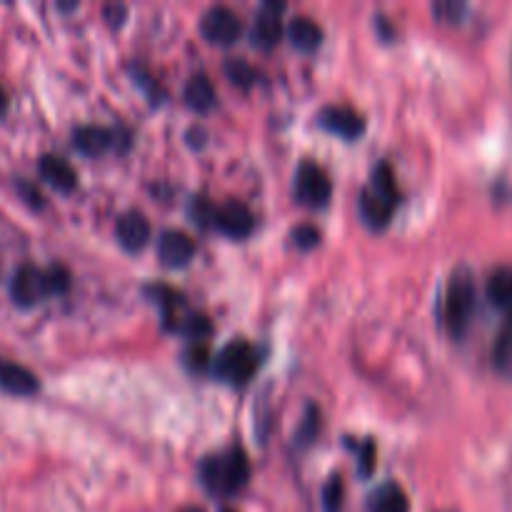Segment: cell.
<instances>
[{
	"label": "cell",
	"instance_id": "6da1fadb",
	"mask_svg": "<svg viewBox=\"0 0 512 512\" xmlns=\"http://www.w3.org/2000/svg\"><path fill=\"white\" fill-rule=\"evenodd\" d=\"M248 455L243 448H230L225 453L210 455L200 468L203 485L213 495H235L248 483Z\"/></svg>",
	"mask_w": 512,
	"mask_h": 512
},
{
	"label": "cell",
	"instance_id": "7a4b0ae2",
	"mask_svg": "<svg viewBox=\"0 0 512 512\" xmlns=\"http://www.w3.org/2000/svg\"><path fill=\"white\" fill-rule=\"evenodd\" d=\"M475 278L468 268H458L450 275L448 293H445V323L453 338H463L475 313Z\"/></svg>",
	"mask_w": 512,
	"mask_h": 512
},
{
	"label": "cell",
	"instance_id": "3957f363",
	"mask_svg": "<svg viewBox=\"0 0 512 512\" xmlns=\"http://www.w3.org/2000/svg\"><path fill=\"white\" fill-rule=\"evenodd\" d=\"M258 370V353L253 345L245 340H233L220 350L218 360H215V375L223 378L225 383L245 385Z\"/></svg>",
	"mask_w": 512,
	"mask_h": 512
},
{
	"label": "cell",
	"instance_id": "277c9868",
	"mask_svg": "<svg viewBox=\"0 0 512 512\" xmlns=\"http://www.w3.org/2000/svg\"><path fill=\"white\" fill-rule=\"evenodd\" d=\"M8 295L13 300L15 308L30 310L35 305L43 303L45 298H50L48 278H45V270H40L38 265L25 263L10 275L8 280Z\"/></svg>",
	"mask_w": 512,
	"mask_h": 512
},
{
	"label": "cell",
	"instance_id": "5b68a950",
	"mask_svg": "<svg viewBox=\"0 0 512 512\" xmlns=\"http://www.w3.org/2000/svg\"><path fill=\"white\" fill-rule=\"evenodd\" d=\"M333 195V183L328 173L315 163H303L295 173V198L305 205H325Z\"/></svg>",
	"mask_w": 512,
	"mask_h": 512
},
{
	"label": "cell",
	"instance_id": "8992f818",
	"mask_svg": "<svg viewBox=\"0 0 512 512\" xmlns=\"http://www.w3.org/2000/svg\"><path fill=\"white\" fill-rule=\"evenodd\" d=\"M240 18L225 5H215L200 20V33L213 45H233L240 38Z\"/></svg>",
	"mask_w": 512,
	"mask_h": 512
},
{
	"label": "cell",
	"instance_id": "52a82bcc",
	"mask_svg": "<svg viewBox=\"0 0 512 512\" xmlns=\"http://www.w3.org/2000/svg\"><path fill=\"white\" fill-rule=\"evenodd\" d=\"M213 225L228 238H248L255 230V215L250 213V208L240 200H228L220 208H215Z\"/></svg>",
	"mask_w": 512,
	"mask_h": 512
},
{
	"label": "cell",
	"instance_id": "ba28073f",
	"mask_svg": "<svg viewBox=\"0 0 512 512\" xmlns=\"http://www.w3.org/2000/svg\"><path fill=\"white\" fill-rule=\"evenodd\" d=\"M0 390L13 398H33L40 393V380L25 365L0 358Z\"/></svg>",
	"mask_w": 512,
	"mask_h": 512
},
{
	"label": "cell",
	"instance_id": "9c48e42d",
	"mask_svg": "<svg viewBox=\"0 0 512 512\" xmlns=\"http://www.w3.org/2000/svg\"><path fill=\"white\" fill-rule=\"evenodd\" d=\"M285 10V3H265L255 18L253 30H250V40L255 48L273 50L283 38V23H280V13Z\"/></svg>",
	"mask_w": 512,
	"mask_h": 512
},
{
	"label": "cell",
	"instance_id": "30bf717a",
	"mask_svg": "<svg viewBox=\"0 0 512 512\" xmlns=\"http://www.w3.org/2000/svg\"><path fill=\"white\" fill-rule=\"evenodd\" d=\"M38 175L45 185H50V188L58 190V193H73V190L78 188V173H75L73 165L65 158H60V155H40Z\"/></svg>",
	"mask_w": 512,
	"mask_h": 512
},
{
	"label": "cell",
	"instance_id": "8fae6325",
	"mask_svg": "<svg viewBox=\"0 0 512 512\" xmlns=\"http://www.w3.org/2000/svg\"><path fill=\"white\" fill-rule=\"evenodd\" d=\"M318 123L330 133L340 135L345 140H355L365 133V118L350 108H340V105H330L318 115Z\"/></svg>",
	"mask_w": 512,
	"mask_h": 512
},
{
	"label": "cell",
	"instance_id": "7c38bea8",
	"mask_svg": "<svg viewBox=\"0 0 512 512\" xmlns=\"http://www.w3.org/2000/svg\"><path fill=\"white\" fill-rule=\"evenodd\" d=\"M195 240L180 230H165L158 238V255L168 268H183L195 258Z\"/></svg>",
	"mask_w": 512,
	"mask_h": 512
},
{
	"label": "cell",
	"instance_id": "4fadbf2b",
	"mask_svg": "<svg viewBox=\"0 0 512 512\" xmlns=\"http://www.w3.org/2000/svg\"><path fill=\"white\" fill-rule=\"evenodd\" d=\"M115 235H118V243L123 245L128 253H138L148 245L150 240V223L145 220V215L140 213H125L118 218L115 225Z\"/></svg>",
	"mask_w": 512,
	"mask_h": 512
},
{
	"label": "cell",
	"instance_id": "5bb4252c",
	"mask_svg": "<svg viewBox=\"0 0 512 512\" xmlns=\"http://www.w3.org/2000/svg\"><path fill=\"white\" fill-rule=\"evenodd\" d=\"M73 145L88 158H98L113 145V133L100 125H80L73 130Z\"/></svg>",
	"mask_w": 512,
	"mask_h": 512
},
{
	"label": "cell",
	"instance_id": "9a60e30c",
	"mask_svg": "<svg viewBox=\"0 0 512 512\" xmlns=\"http://www.w3.org/2000/svg\"><path fill=\"white\" fill-rule=\"evenodd\" d=\"M393 210L395 203L385 200L383 195L375 193L373 188H365L363 193H360V215H363V220L370 228L383 230L385 225L393 220Z\"/></svg>",
	"mask_w": 512,
	"mask_h": 512
},
{
	"label": "cell",
	"instance_id": "2e32d148",
	"mask_svg": "<svg viewBox=\"0 0 512 512\" xmlns=\"http://www.w3.org/2000/svg\"><path fill=\"white\" fill-rule=\"evenodd\" d=\"M288 38L298 50L313 53V50H318L320 45H323V28H320L313 18L300 15V18H295L293 23L288 25Z\"/></svg>",
	"mask_w": 512,
	"mask_h": 512
},
{
	"label": "cell",
	"instance_id": "e0dca14e",
	"mask_svg": "<svg viewBox=\"0 0 512 512\" xmlns=\"http://www.w3.org/2000/svg\"><path fill=\"white\" fill-rule=\"evenodd\" d=\"M368 512H410L405 490L398 483H385L370 495Z\"/></svg>",
	"mask_w": 512,
	"mask_h": 512
},
{
	"label": "cell",
	"instance_id": "ac0fdd59",
	"mask_svg": "<svg viewBox=\"0 0 512 512\" xmlns=\"http://www.w3.org/2000/svg\"><path fill=\"white\" fill-rule=\"evenodd\" d=\"M185 103L190 105L198 113H208V110L215 108L218 103V95H215L213 83H210L205 75H193L185 85Z\"/></svg>",
	"mask_w": 512,
	"mask_h": 512
},
{
	"label": "cell",
	"instance_id": "d6986e66",
	"mask_svg": "<svg viewBox=\"0 0 512 512\" xmlns=\"http://www.w3.org/2000/svg\"><path fill=\"white\" fill-rule=\"evenodd\" d=\"M488 300L495 308H512V268H498L490 273L488 285H485Z\"/></svg>",
	"mask_w": 512,
	"mask_h": 512
},
{
	"label": "cell",
	"instance_id": "ffe728a7",
	"mask_svg": "<svg viewBox=\"0 0 512 512\" xmlns=\"http://www.w3.org/2000/svg\"><path fill=\"white\" fill-rule=\"evenodd\" d=\"M493 365L503 378L512 380V328L510 325L498 335V340H495Z\"/></svg>",
	"mask_w": 512,
	"mask_h": 512
},
{
	"label": "cell",
	"instance_id": "44dd1931",
	"mask_svg": "<svg viewBox=\"0 0 512 512\" xmlns=\"http://www.w3.org/2000/svg\"><path fill=\"white\" fill-rule=\"evenodd\" d=\"M225 75H228L230 83L238 85V88H250V85L255 83V78H258L253 65L243 58H230L228 63H225Z\"/></svg>",
	"mask_w": 512,
	"mask_h": 512
},
{
	"label": "cell",
	"instance_id": "7402d4cb",
	"mask_svg": "<svg viewBox=\"0 0 512 512\" xmlns=\"http://www.w3.org/2000/svg\"><path fill=\"white\" fill-rule=\"evenodd\" d=\"M373 190L378 195H383L385 200H390V203L398 205L400 203V193H398V185H395V178H393V170H390V165H378L373 173Z\"/></svg>",
	"mask_w": 512,
	"mask_h": 512
},
{
	"label": "cell",
	"instance_id": "603a6c76",
	"mask_svg": "<svg viewBox=\"0 0 512 512\" xmlns=\"http://www.w3.org/2000/svg\"><path fill=\"white\" fill-rule=\"evenodd\" d=\"M318 433H320V410L315 408V405H308L303 423H300L298 433H295V443H298L300 448H308V445L318 438Z\"/></svg>",
	"mask_w": 512,
	"mask_h": 512
},
{
	"label": "cell",
	"instance_id": "cb8c5ba5",
	"mask_svg": "<svg viewBox=\"0 0 512 512\" xmlns=\"http://www.w3.org/2000/svg\"><path fill=\"white\" fill-rule=\"evenodd\" d=\"M433 13L440 23L458 25V23H463L465 13H468V5L458 3V0H440V3L433 5Z\"/></svg>",
	"mask_w": 512,
	"mask_h": 512
},
{
	"label": "cell",
	"instance_id": "d4e9b609",
	"mask_svg": "<svg viewBox=\"0 0 512 512\" xmlns=\"http://www.w3.org/2000/svg\"><path fill=\"white\" fill-rule=\"evenodd\" d=\"M343 498H345L343 478H340V475H330V480L325 483V488H323L325 512H340V508H343Z\"/></svg>",
	"mask_w": 512,
	"mask_h": 512
},
{
	"label": "cell",
	"instance_id": "484cf974",
	"mask_svg": "<svg viewBox=\"0 0 512 512\" xmlns=\"http://www.w3.org/2000/svg\"><path fill=\"white\" fill-rule=\"evenodd\" d=\"M15 193H18V198L23 200V203L28 205L30 210H43L45 208L43 193H40L38 185L30 183V180L15 178Z\"/></svg>",
	"mask_w": 512,
	"mask_h": 512
},
{
	"label": "cell",
	"instance_id": "4316f807",
	"mask_svg": "<svg viewBox=\"0 0 512 512\" xmlns=\"http://www.w3.org/2000/svg\"><path fill=\"white\" fill-rule=\"evenodd\" d=\"M180 330H183L190 340L200 343V340H205L213 333V325H210V320L205 318V315H188V318L180 323Z\"/></svg>",
	"mask_w": 512,
	"mask_h": 512
},
{
	"label": "cell",
	"instance_id": "83f0119b",
	"mask_svg": "<svg viewBox=\"0 0 512 512\" xmlns=\"http://www.w3.org/2000/svg\"><path fill=\"white\" fill-rule=\"evenodd\" d=\"M45 278H48L50 295H63L70 288V273L65 265L53 263L50 268H45Z\"/></svg>",
	"mask_w": 512,
	"mask_h": 512
},
{
	"label": "cell",
	"instance_id": "f1b7e54d",
	"mask_svg": "<svg viewBox=\"0 0 512 512\" xmlns=\"http://www.w3.org/2000/svg\"><path fill=\"white\" fill-rule=\"evenodd\" d=\"M185 365L195 373H203L210 365V353L203 343H193L188 350H185Z\"/></svg>",
	"mask_w": 512,
	"mask_h": 512
},
{
	"label": "cell",
	"instance_id": "f546056e",
	"mask_svg": "<svg viewBox=\"0 0 512 512\" xmlns=\"http://www.w3.org/2000/svg\"><path fill=\"white\" fill-rule=\"evenodd\" d=\"M290 238H293V243L298 245L300 250H310L320 243V233L313 225H298V228L290 233Z\"/></svg>",
	"mask_w": 512,
	"mask_h": 512
},
{
	"label": "cell",
	"instance_id": "4dcf8cb0",
	"mask_svg": "<svg viewBox=\"0 0 512 512\" xmlns=\"http://www.w3.org/2000/svg\"><path fill=\"white\" fill-rule=\"evenodd\" d=\"M358 453H360V475H363V478H370L375 470V458H378V450H375V445L368 440V443L360 445Z\"/></svg>",
	"mask_w": 512,
	"mask_h": 512
},
{
	"label": "cell",
	"instance_id": "1f68e13d",
	"mask_svg": "<svg viewBox=\"0 0 512 512\" xmlns=\"http://www.w3.org/2000/svg\"><path fill=\"white\" fill-rule=\"evenodd\" d=\"M103 15H105V20L113 25V28H120V25L125 23L128 8H125V5H120V3H110V5H105V8H103Z\"/></svg>",
	"mask_w": 512,
	"mask_h": 512
},
{
	"label": "cell",
	"instance_id": "d6a6232c",
	"mask_svg": "<svg viewBox=\"0 0 512 512\" xmlns=\"http://www.w3.org/2000/svg\"><path fill=\"white\" fill-rule=\"evenodd\" d=\"M8 105H10L8 93H5V88L0 85V118H5V113H8Z\"/></svg>",
	"mask_w": 512,
	"mask_h": 512
},
{
	"label": "cell",
	"instance_id": "836d02e7",
	"mask_svg": "<svg viewBox=\"0 0 512 512\" xmlns=\"http://www.w3.org/2000/svg\"><path fill=\"white\" fill-rule=\"evenodd\" d=\"M75 8H78L75 3H58V10H75Z\"/></svg>",
	"mask_w": 512,
	"mask_h": 512
},
{
	"label": "cell",
	"instance_id": "e575fe53",
	"mask_svg": "<svg viewBox=\"0 0 512 512\" xmlns=\"http://www.w3.org/2000/svg\"><path fill=\"white\" fill-rule=\"evenodd\" d=\"M180 512H205V510H200V508H188V510H180Z\"/></svg>",
	"mask_w": 512,
	"mask_h": 512
},
{
	"label": "cell",
	"instance_id": "d590c367",
	"mask_svg": "<svg viewBox=\"0 0 512 512\" xmlns=\"http://www.w3.org/2000/svg\"><path fill=\"white\" fill-rule=\"evenodd\" d=\"M510 328H512V308H510Z\"/></svg>",
	"mask_w": 512,
	"mask_h": 512
},
{
	"label": "cell",
	"instance_id": "8d00e7d4",
	"mask_svg": "<svg viewBox=\"0 0 512 512\" xmlns=\"http://www.w3.org/2000/svg\"><path fill=\"white\" fill-rule=\"evenodd\" d=\"M223 512H233V510H223Z\"/></svg>",
	"mask_w": 512,
	"mask_h": 512
}]
</instances>
